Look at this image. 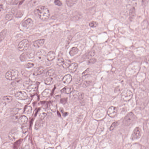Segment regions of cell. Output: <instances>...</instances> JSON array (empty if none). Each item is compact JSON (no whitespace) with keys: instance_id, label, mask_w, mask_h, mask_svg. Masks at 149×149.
<instances>
[{"instance_id":"cell-46","label":"cell","mask_w":149,"mask_h":149,"mask_svg":"<svg viewBox=\"0 0 149 149\" xmlns=\"http://www.w3.org/2000/svg\"><path fill=\"white\" fill-rule=\"evenodd\" d=\"M96 52L94 50H92L88 54V56L90 57H92L95 55Z\"/></svg>"},{"instance_id":"cell-39","label":"cell","mask_w":149,"mask_h":149,"mask_svg":"<svg viewBox=\"0 0 149 149\" xmlns=\"http://www.w3.org/2000/svg\"><path fill=\"white\" fill-rule=\"evenodd\" d=\"M97 61L96 59L95 58H91L88 61V64H93L96 62Z\"/></svg>"},{"instance_id":"cell-24","label":"cell","mask_w":149,"mask_h":149,"mask_svg":"<svg viewBox=\"0 0 149 149\" xmlns=\"http://www.w3.org/2000/svg\"><path fill=\"white\" fill-rule=\"evenodd\" d=\"M52 94V91L50 89H46L42 93V96L44 97L50 96Z\"/></svg>"},{"instance_id":"cell-36","label":"cell","mask_w":149,"mask_h":149,"mask_svg":"<svg viewBox=\"0 0 149 149\" xmlns=\"http://www.w3.org/2000/svg\"><path fill=\"white\" fill-rule=\"evenodd\" d=\"M55 73V70L54 69H51L48 70L46 73V75L49 77L52 76L54 75Z\"/></svg>"},{"instance_id":"cell-45","label":"cell","mask_w":149,"mask_h":149,"mask_svg":"<svg viewBox=\"0 0 149 149\" xmlns=\"http://www.w3.org/2000/svg\"><path fill=\"white\" fill-rule=\"evenodd\" d=\"M6 19L8 20H10L13 18V16L11 14H7L5 17Z\"/></svg>"},{"instance_id":"cell-4","label":"cell","mask_w":149,"mask_h":149,"mask_svg":"<svg viewBox=\"0 0 149 149\" xmlns=\"http://www.w3.org/2000/svg\"><path fill=\"white\" fill-rule=\"evenodd\" d=\"M142 133V130L139 127H136L131 134V139L133 141L138 139L140 137Z\"/></svg>"},{"instance_id":"cell-10","label":"cell","mask_w":149,"mask_h":149,"mask_svg":"<svg viewBox=\"0 0 149 149\" xmlns=\"http://www.w3.org/2000/svg\"><path fill=\"white\" fill-rule=\"evenodd\" d=\"M33 24V21L32 20L31 18H28L22 23V26L25 28L28 29L32 26Z\"/></svg>"},{"instance_id":"cell-28","label":"cell","mask_w":149,"mask_h":149,"mask_svg":"<svg viewBox=\"0 0 149 149\" xmlns=\"http://www.w3.org/2000/svg\"><path fill=\"white\" fill-rule=\"evenodd\" d=\"M78 0H66V3L68 7H71L76 3Z\"/></svg>"},{"instance_id":"cell-21","label":"cell","mask_w":149,"mask_h":149,"mask_svg":"<svg viewBox=\"0 0 149 149\" xmlns=\"http://www.w3.org/2000/svg\"><path fill=\"white\" fill-rule=\"evenodd\" d=\"M12 100V97L8 96H5L2 98V102L4 104H6L11 102Z\"/></svg>"},{"instance_id":"cell-29","label":"cell","mask_w":149,"mask_h":149,"mask_svg":"<svg viewBox=\"0 0 149 149\" xmlns=\"http://www.w3.org/2000/svg\"><path fill=\"white\" fill-rule=\"evenodd\" d=\"M53 79L52 78H48L45 79L44 82L46 85H50L53 84Z\"/></svg>"},{"instance_id":"cell-37","label":"cell","mask_w":149,"mask_h":149,"mask_svg":"<svg viewBox=\"0 0 149 149\" xmlns=\"http://www.w3.org/2000/svg\"><path fill=\"white\" fill-rule=\"evenodd\" d=\"M36 76L34 75L33 74H30L29 76V78L30 80L32 82H35L36 80Z\"/></svg>"},{"instance_id":"cell-43","label":"cell","mask_w":149,"mask_h":149,"mask_svg":"<svg viewBox=\"0 0 149 149\" xmlns=\"http://www.w3.org/2000/svg\"><path fill=\"white\" fill-rule=\"evenodd\" d=\"M91 83V82L89 81H86L84 82L83 83V86L85 87V88L88 87L90 84Z\"/></svg>"},{"instance_id":"cell-27","label":"cell","mask_w":149,"mask_h":149,"mask_svg":"<svg viewBox=\"0 0 149 149\" xmlns=\"http://www.w3.org/2000/svg\"><path fill=\"white\" fill-rule=\"evenodd\" d=\"M42 120L39 118L36 121L35 125V129L38 130L40 128L42 123Z\"/></svg>"},{"instance_id":"cell-26","label":"cell","mask_w":149,"mask_h":149,"mask_svg":"<svg viewBox=\"0 0 149 149\" xmlns=\"http://www.w3.org/2000/svg\"><path fill=\"white\" fill-rule=\"evenodd\" d=\"M78 49L77 48L73 47L70 49L69 52V54L71 56H73L78 53Z\"/></svg>"},{"instance_id":"cell-51","label":"cell","mask_w":149,"mask_h":149,"mask_svg":"<svg viewBox=\"0 0 149 149\" xmlns=\"http://www.w3.org/2000/svg\"></svg>"},{"instance_id":"cell-23","label":"cell","mask_w":149,"mask_h":149,"mask_svg":"<svg viewBox=\"0 0 149 149\" xmlns=\"http://www.w3.org/2000/svg\"><path fill=\"white\" fill-rule=\"evenodd\" d=\"M136 9L134 7H132L130 10L129 18L132 20L134 18L136 14Z\"/></svg>"},{"instance_id":"cell-16","label":"cell","mask_w":149,"mask_h":149,"mask_svg":"<svg viewBox=\"0 0 149 149\" xmlns=\"http://www.w3.org/2000/svg\"><path fill=\"white\" fill-rule=\"evenodd\" d=\"M49 108L53 112H56L57 109V105L56 102L53 101L49 103Z\"/></svg>"},{"instance_id":"cell-11","label":"cell","mask_w":149,"mask_h":149,"mask_svg":"<svg viewBox=\"0 0 149 149\" xmlns=\"http://www.w3.org/2000/svg\"><path fill=\"white\" fill-rule=\"evenodd\" d=\"M46 54L43 50H39L36 53V56L37 60L40 61H42L45 59Z\"/></svg>"},{"instance_id":"cell-15","label":"cell","mask_w":149,"mask_h":149,"mask_svg":"<svg viewBox=\"0 0 149 149\" xmlns=\"http://www.w3.org/2000/svg\"><path fill=\"white\" fill-rule=\"evenodd\" d=\"M44 70V68L43 66L39 67L35 69L34 71L33 74L37 76L42 74Z\"/></svg>"},{"instance_id":"cell-25","label":"cell","mask_w":149,"mask_h":149,"mask_svg":"<svg viewBox=\"0 0 149 149\" xmlns=\"http://www.w3.org/2000/svg\"><path fill=\"white\" fill-rule=\"evenodd\" d=\"M64 61L63 58L60 55H59L58 56V58L57 61V65L59 66H63L64 64Z\"/></svg>"},{"instance_id":"cell-48","label":"cell","mask_w":149,"mask_h":149,"mask_svg":"<svg viewBox=\"0 0 149 149\" xmlns=\"http://www.w3.org/2000/svg\"><path fill=\"white\" fill-rule=\"evenodd\" d=\"M143 4L144 5H146L149 2V0H142Z\"/></svg>"},{"instance_id":"cell-8","label":"cell","mask_w":149,"mask_h":149,"mask_svg":"<svg viewBox=\"0 0 149 149\" xmlns=\"http://www.w3.org/2000/svg\"><path fill=\"white\" fill-rule=\"evenodd\" d=\"M117 109L116 107L112 106L109 108L108 114L110 117H114L117 114Z\"/></svg>"},{"instance_id":"cell-22","label":"cell","mask_w":149,"mask_h":149,"mask_svg":"<svg viewBox=\"0 0 149 149\" xmlns=\"http://www.w3.org/2000/svg\"><path fill=\"white\" fill-rule=\"evenodd\" d=\"M28 121L27 117L25 115L21 116L18 119V122L21 125L25 124L27 123Z\"/></svg>"},{"instance_id":"cell-41","label":"cell","mask_w":149,"mask_h":149,"mask_svg":"<svg viewBox=\"0 0 149 149\" xmlns=\"http://www.w3.org/2000/svg\"><path fill=\"white\" fill-rule=\"evenodd\" d=\"M27 53L28 57L30 58L33 57L34 55H35V54H34L35 53L31 51L30 52H27Z\"/></svg>"},{"instance_id":"cell-5","label":"cell","mask_w":149,"mask_h":149,"mask_svg":"<svg viewBox=\"0 0 149 149\" xmlns=\"http://www.w3.org/2000/svg\"><path fill=\"white\" fill-rule=\"evenodd\" d=\"M30 43L28 40L24 39L20 42L18 45V49L21 51H26L29 47Z\"/></svg>"},{"instance_id":"cell-12","label":"cell","mask_w":149,"mask_h":149,"mask_svg":"<svg viewBox=\"0 0 149 149\" xmlns=\"http://www.w3.org/2000/svg\"><path fill=\"white\" fill-rule=\"evenodd\" d=\"M47 114V111L46 109L42 107L40 109L39 112V115L40 118L42 119H44Z\"/></svg>"},{"instance_id":"cell-7","label":"cell","mask_w":149,"mask_h":149,"mask_svg":"<svg viewBox=\"0 0 149 149\" xmlns=\"http://www.w3.org/2000/svg\"><path fill=\"white\" fill-rule=\"evenodd\" d=\"M15 97L17 99L21 100H26L28 98L27 93L24 91L17 92L15 94Z\"/></svg>"},{"instance_id":"cell-40","label":"cell","mask_w":149,"mask_h":149,"mask_svg":"<svg viewBox=\"0 0 149 149\" xmlns=\"http://www.w3.org/2000/svg\"><path fill=\"white\" fill-rule=\"evenodd\" d=\"M117 124H118V123H117V122H114V123L112 124L110 127V130L112 131L114 129V128L116 127V126H117Z\"/></svg>"},{"instance_id":"cell-14","label":"cell","mask_w":149,"mask_h":149,"mask_svg":"<svg viewBox=\"0 0 149 149\" xmlns=\"http://www.w3.org/2000/svg\"><path fill=\"white\" fill-rule=\"evenodd\" d=\"M74 89V88L71 86H68L65 87L62 89L61 91L62 93L69 94L72 92Z\"/></svg>"},{"instance_id":"cell-34","label":"cell","mask_w":149,"mask_h":149,"mask_svg":"<svg viewBox=\"0 0 149 149\" xmlns=\"http://www.w3.org/2000/svg\"><path fill=\"white\" fill-rule=\"evenodd\" d=\"M32 109L31 106H28L26 107L24 111V113L26 114H30L32 113Z\"/></svg>"},{"instance_id":"cell-42","label":"cell","mask_w":149,"mask_h":149,"mask_svg":"<svg viewBox=\"0 0 149 149\" xmlns=\"http://www.w3.org/2000/svg\"><path fill=\"white\" fill-rule=\"evenodd\" d=\"M54 3L55 5L59 6H61L62 4V3L60 0H55Z\"/></svg>"},{"instance_id":"cell-9","label":"cell","mask_w":149,"mask_h":149,"mask_svg":"<svg viewBox=\"0 0 149 149\" xmlns=\"http://www.w3.org/2000/svg\"><path fill=\"white\" fill-rule=\"evenodd\" d=\"M26 89L27 92L30 94L33 95L36 92L37 87L35 84H31Z\"/></svg>"},{"instance_id":"cell-6","label":"cell","mask_w":149,"mask_h":149,"mask_svg":"<svg viewBox=\"0 0 149 149\" xmlns=\"http://www.w3.org/2000/svg\"><path fill=\"white\" fill-rule=\"evenodd\" d=\"M133 94L132 92L129 89L125 90L122 92L121 94V98L124 101H129L132 98Z\"/></svg>"},{"instance_id":"cell-38","label":"cell","mask_w":149,"mask_h":149,"mask_svg":"<svg viewBox=\"0 0 149 149\" xmlns=\"http://www.w3.org/2000/svg\"><path fill=\"white\" fill-rule=\"evenodd\" d=\"M98 23L96 22L92 21L89 24V26L91 27H95L98 26Z\"/></svg>"},{"instance_id":"cell-1","label":"cell","mask_w":149,"mask_h":149,"mask_svg":"<svg viewBox=\"0 0 149 149\" xmlns=\"http://www.w3.org/2000/svg\"><path fill=\"white\" fill-rule=\"evenodd\" d=\"M34 13L39 16L41 20L46 21L50 16V11L48 9L43 6H38L34 10Z\"/></svg>"},{"instance_id":"cell-30","label":"cell","mask_w":149,"mask_h":149,"mask_svg":"<svg viewBox=\"0 0 149 149\" xmlns=\"http://www.w3.org/2000/svg\"><path fill=\"white\" fill-rule=\"evenodd\" d=\"M7 32V30L4 29L0 33V41H2L5 37Z\"/></svg>"},{"instance_id":"cell-47","label":"cell","mask_w":149,"mask_h":149,"mask_svg":"<svg viewBox=\"0 0 149 149\" xmlns=\"http://www.w3.org/2000/svg\"><path fill=\"white\" fill-rule=\"evenodd\" d=\"M34 64L33 63H28L26 64V68L29 69V68L32 67L33 66H34Z\"/></svg>"},{"instance_id":"cell-32","label":"cell","mask_w":149,"mask_h":149,"mask_svg":"<svg viewBox=\"0 0 149 149\" xmlns=\"http://www.w3.org/2000/svg\"><path fill=\"white\" fill-rule=\"evenodd\" d=\"M71 64V61L69 60H67L64 61V64L62 66L64 69H66L69 68Z\"/></svg>"},{"instance_id":"cell-2","label":"cell","mask_w":149,"mask_h":149,"mask_svg":"<svg viewBox=\"0 0 149 149\" xmlns=\"http://www.w3.org/2000/svg\"><path fill=\"white\" fill-rule=\"evenodd\" d=\"M136 119V117L132 112H130L125 116L123 121L124 125L129 126L134 123Z\"/></svg>"},{"instance_id":"cell-33","label":"cell","mask_w":149,"mask_h":149,"mask_svg":"<svg viewBox=\"0 0 149 149\" xmlns=\"http://www.w3.org/2000/svg\"><path fill=\"white\" fill-rule=\"evenodd\" d=\"M21 128L22 130V133H26L28 131V126L26 123L25 124L22 125Z\"/></svg>"},{"instance_id":"cell-35","label":"cell","mask_w":149,"mask_h":149,"mask_svg":"<svg viewBox=\"0 0 149 149\" xmlns=\"http://www.w3.org/2000/svg\"><path fill=\"white\" fill-rule=\"evenodd\" d=\"M23 15V12L22 11L19 10L15 13L14 16L15 17L17 18H19L22 17Z\"/></svg>"},{"instance_id":"cell-20","label":"cell","mask_w":149,"mask_h":149,"mask_svg":"<svg viewBox=\"0 0 149 149\" xmlns=\"http://www.w3.org/2000/svg\"><path fill=\"white\" fill-rule=\"evenodd\" d=\"M78 67V64L76 63H74L70 64L68 69L69 72L74 73L77 70Z\"/></svg>"},{"instance_id":"cell-44","label":"cell","mask_w":149,"mask_h":149,"mask_svg":"<svg viewBox=\"0 0 149 149\" xmlns=\"http://www.w3.org/2000/svg\"><path fill=\"white\" fill-rule=\"evenodd\" d=\"M67 101V98H61L60 100V103L63 104H65L66 103Z\"/></svg>"},{"instance_id":"cell-17","label":"cell","mask_w":149,"mask_h":149,"mask_svg":"<svg viewBox=\"0 0 149 149\" xmlns=\"http://www.w3.org/2000/svg\"><path fill=\"white\" fill-rule=\"evenodd\" d=\"M55 56L56 55L55 52L53 51H50L47 55V59L49 61H52L55 59Z\"/></svg>"},{"instance_id":"cell-18","label":"cell","mask_w":149,"mask_h":149,"mask_svg":"<svg viewBox=\"0 0 149 149\" xmlns=\"http://www.w3.org/2000/svg\"><path fill=\"white\" fill-rule=\"evenodd\" d=\"M72 77L70 74H68L64 76L63 78V81L64 83L66 84H69L71 81Z\"/></svg>"},{"instance_id":"cell-49","label":"cell","mask_w":149,"mask_h":149,"mask_svg":"<svg viewBox=\"0 0 149 149\" xmlns=\"http://www.w3.org/2000/svg\"><path fill=\"white\" fill-rule=\"evenodd\" d=\"M89 72V69H87V70H86L85 71H84V72L83 73V75H85L88 74Z\"/></svg>"},{"instance_id":"cell-3","label":"cell","mask_w":149,"mask_h":149,"mask_svg":"<svg viewBox=\"0 0 149 149\" xmlns=\"http://www.w3.org/2000/svg\"><path fill=\"white\" fill-rule=\"evenodd\" d=\"M18 72L16 69H11L6 73L5 76L8 80H12L17 79L18 76Z\"/></svg>"},{"instance_id":"cell-19","label":"cell","mask_w":149,"mask_h":149,"mask_svg":"<svg viewBox=\"0 0 149 149\" xmlns=\"http://www.w3.org/2000/svg\"><path fill=\"white\" fill-rule=\"evenodd\" d=\"M8 137L10 140L12 141L15 140L16 139V131L14 129L11 130L8 134Z\"/></svg>"},{"instance_id":"cell-31","label":"cell","mask_w":149,"mask_h":149,"mask_svg":"<svg viewBox=\"0 0 149 149\" xmlns=\"http://www.w3.org/2000/svg\"><path fill=\"white\" fill-rule=\"evenodd\" d=\"M27 52H24L21 54L20 57V59L21 61H26L27 59Z\"/></svg>"},{"instance_id":"cell-50","label":"cell","mask_w":149,"mask_h":149,"mask_svg":"<svg viewBox=\"0 0 149 149\" xmlns=\"http://www.w3.org/2000/svg\"><path fill=\"white\" fill-rule=\"evenodd\" d=\"M62 112L63 114V116H64V117H65V116L67 115L68 114V113H67V112Z\"/></svg>"},{"instance_id":"cell-13","label":"cell","mask_w":149,"mask_h":149,"mask_svg":"<svg viewBox=\"0 0 149 149\" xmlns=\"http://www.w3.org/2000/svg\"><path fill=\"white\" fill-rule=\"evenodd\" d=\"M44 39H40L33 42V45L35 47L39 48L41 47L44 45Z\"/></svg>"}]
</instances>
